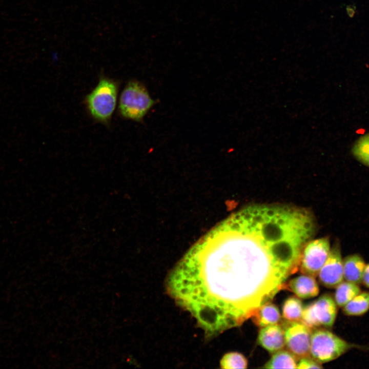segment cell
<instances>
[{
	"label": "cell",
	"mask_w": 369,
	"mask_h": 369,
	"mask_svg": "<svg viewBox=\"0 0 369 369\" xmlns=\"http://www.w3.org/2000/svg\"><path fill=\"white\" fill-rule=\"evenodd\" d=\"M331 250L329 238L313 240L304 247L299 269L301 273L316 277L326 260Z\"/></svg>",
	"instance_id": "8992f818"
},
{
	"label": "cell",
	"mask_w": 369,
	"mask_h": 369,
	"mask_svg": "<svg viewBox=\"0 0 369 369\" xmlns=\"http://www.w3.org/2000/svg\"><path fill=\"white\" fill-rule=\"evenodd\" d=\"M343 277L345 281L359 284L362 283L366 265L363 257L359 254L346 256L343 259Z\"/></svg>",
	"instance_id": "8fae6325"
},
{
	"label": "cell",
	"mask_w": 369,
	"mask_h": 369,
	"mask_svg": "<svg viewBox=\"0 0 369 369\" xmlns=\"http://www.w3.org/2000/svg\"><path fill=\"white\" fill-rule=\"evenodd\" d=\"M285 345L297 359L310 357L312 329L299 322H288L284 327Z\"/></svg>",
	"instance_id": "52a82bcc"
},
{
	"label": "cell",
	"mask_w": 369,
	"mask_h": 369,
	"mask_svg": "<svg viewBox=\"0 0 369 369\" xmlns=\"http://www.w3.org/2000/svg\"><path fill=\"white\" fill-rule=\"evenodd\" d=\"M323 367L321 364L316 361L314 359H312L310 357L303 358L300 359V361L297 364V368L307 369V368H322Z\"/></svg>",
	"instance_id": "d6986e66"
},
{
	"label": "cell",
	"mask_w": 369,
	"mask_h": 369,
	"mask_svg": "<svg viewBox=\"0 0 369 369\" xmlns=\"http://www.w3.org/2000/svg\"><path fill=\"white\" fill-rule=\"evenodd\" d=\"M303 308L301 301L295 297L286 299L282 306V316L289 322H299Z\"/></svg>",
	"instance_id": "2e32d148"
},
{
	"label": "cell",
	"mask_w": 369,
	"mask_h": 369,
	"mask_svg": "<svg viewBox=\"0 0 369 369\" xmlns=\"http://www.w3.org/2000/svg\"><path fill=\"white\" fill-rule=\"evenodd\" d=\"M220 367L225 369L246 368L248 361L238 352H230L224 355L220 361Z\"/></svg>",
	"instance_id": "ac0fdd59"
},
{
	"label": "cell",
	"mask_w": 369,
	"mask_h": 369,
	"mask_svg": "<svg viewBox=\"0 0 369 369\" xmlns=\"http://www.w3.org/2000/svg\"><path fill=\"white\" fill-rule=\"evenodd\" d=\"M257 342L259 345L270 353L281 350L285 346L284 330L275 324L268 325L260 330Z\"/></svg>",
	"instance_id": "9c48e42d"
},
{
	"label": "cell",
	"mask_w": 369,
	"mask_h": 369,
	"mask_svg": "<svg viewBox=\"0 0 369 369\" xmlns=\"http://www.w3.org/2000/svg\"><path fill=\"white\" fill-rule=\"evenodd\" d=\"M319 282L329 289L335 288L343 281V259L340 242L336 241L318 273Z\"/></svg>",
	"instance_id": "ba28073f"
},
{
	"label": "cell",
	"mask_w": 369,
	"mask_h": 369,
	"mask_svg": "<svg viewBox=\"0 0 369 369\" xmlns=\"http://www.w3.org/2000/svg\"><path fill=\"white\" fill-rule=\"evenodd\" d=\"M342 308L347 316L363 315L369 310V292H361Z\"/></svg>",
	"instance_id": "5bb4252c"
},
{
	"label": "cell",
	"mask_w": 369,
	"mask_h": 369,
	"mask_svg": "<svg viewBox=\"0 0 369 369\" xmlns=\"http://www.w3.org/2000/svg\"><path fill=\"white\" fill-rule=\"evenodd\" d=\"M119 83L101 75L95 88L85 98L87 111L95 121L105 125L110 124L115 110Z\"/></svg>",
	"instance_id": "7a4b0ae2"
},
{
	"label": "cell",
	"mask_w": 369,
	"mask_h": 369,
	"mask_svg": "<svg viewBox=\"0 0 369 369\" xmlns=\"http://www.w3.org/2000/svg\"><path fill=\"white\" fill-rule=\"evenodd\" d=\"M361 292L358 284L343 281L336 288L334 300L338 306L343 308Z\"/></svg>",
	"instance_id": "4fadbf2b"
},
{
	"label": "cell",
	"mask_w": 369,
	"mask_h": 369,
	"mask_svg": "<svg viewBox=\"0 0 369 369\" xmlns=\"http://www.w3.org/2000/svg\"><path fill=\"white\" fill-rule=\"evenodd\" d=\"M355 346L325 329H317L312 333L310 355L321 364L339 358Z\"/></svg>",
	"instance_id": "277c9868"
},
{
	"label": "cell",
	"mask_w": 369,
	"mask_h": 369,
	"mask_svg": "<svg viewBox=\"0 0 369 369\" xmlns=\"http://www.w3.org/2000/svg\"><path fill=\"white\" fill-rule=\"evenodd\" d=\"M282 290L292 292L301 299L315 297L319 292V286L315 277L304 274L286 281Z\"/></svg>",
	"instance_id": "30bf717a"
},
{
	"label": "cell",
	"mask_w": 369,
	"mask_h": 369,
	"mask_svg": "<svg viewBox=\"0 0 369 369\" xmlns=\"http://www.w3.org/2000/svg\"><path fill=\"white\" fill-rule=\"evenodd\" d=\"M351 152L357 161L369 168V133L360 137L355 141Z\"/></svg>",
	"instance_id": "e0dca14e"
},
{
	"label": "cell",
	"mask_w": 369,
	"mask_h": 369,
	"mask_svg": "<svg viewBox=\"0 0 369 369\" xmlns=\"http://www.w3.org/2000/svg\"><path fill=\"white\" fill-rule=\"evenodd\" d=\"M155 103L142 83L131 80L120 94L118 113L124 118L139 122L143 119Z\"/></svg>",
	"instance_id": "3957f363"
},
{
	"label": "cell",
	"mask_w": 369,
	"mask_h": 369,
	"mask_svg": "<svg viewBox=\"0 0 369 369\" xmlns=\"http://www.w3.org/2000/svg\"><path fill=\"white\" fill-rule=\"evenodd\" d=\"M337 306L331 295H322L303 308L300 321L311 329L331 328L337 317Z\"/></svg>",
	"instance_id": "5b68a950"
},
{
	"label": "cell",
	"mask_w": 369,
	"mask_h": 369,
	"mask_svg": "<svg viewBox=\"0 0 369 369\" xmlns=\"http://www.w3.org/2000/svg\"><path fill=\"white\" fill-rule=\"evenodd\" d=\"M251 318L256 325L261 328L277 324L280 320L281 315L278 307L270 301L262 305Z\"/></svg>",
	"instance_id": "7c38bea8"
},
{
	"label": "cell",
	"mask_w": 369,
	"mask_h": 369,
	"mask_svg": "<svg viewBox=\"0 0 369 369\" xmlns=\"http://www.w3.org/2000/svg\"><path fill=\"white\" fill-rule=\"evenodd\" d=\"M217 230L192 248L166 281L169 295L208 336L241 325L285 281L262 246L234 230Z\"/></svg>",
	"instance_id": "6da1fadb"
},
{
	"label": "cell",
	"mask_w": 369,
	"mask_h": 369,
	"mask_svg": "<svg viewBox=\"0 0 369 369\" xmlns=\"http://www.w3.org/2000/svg\"><path fill=\"white\" fill-rule=\"evenodd\" d=\"M362 283L367 288L369 289V263L366 264L363 274Z\"/></svg>",
	"instance_id": "ffe728a7"
},
{
	"label": "cell",
	"mask_w": 369,
	"mask_h": 369,
	"mask_svg": "<svg viewBox=\"0 0 369 369\" xmlns=\"http://www.w3.org/2000/svg\"><path fill=\"white\" fill-rule=\"evenodd\" d=\"M297 359L287 351L280 350L273 354L262 366L264 368H296Z\"/></svg>",
	"instance_id": "9a60e30c"
}]
</instances>
